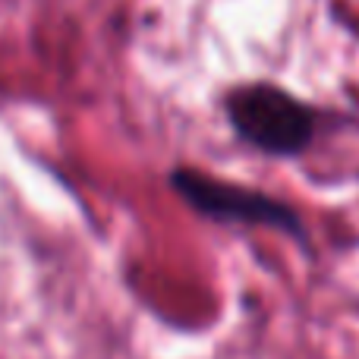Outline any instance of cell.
<instances>
[{"label":"cell","mask_w":359,"mask_h":359,"mask_svg":"<svg viewBox=\"0 0 359 359\" xmlns=\"http://www.w3.org/2000/svg\"><path fill=\"white\" fill-rule=\"evenodd\" d=\"M230 130L271 158H297L316 139V111L274 82H249L227 95Z\"/></svg>","instance_id":"6da1fadb"},{"label":"cell","mask_w":359,"mask_h":359,"mask_svg":"<svg viewBox=\"0 0 359 359\" xmlns=\"http://www.w3.org/2000/svg\"><path fill=\"white\" fill-rule=\"evenodd\" d=\"M170 186L192 211L221 224H249V227H274L303 240V221L287 202L268 192L249 189L240 183H227L221 177L202 174L192 168H177L170 174Z\"/></svg>","instance_id":"7a4b0ae2"}]
</instances>
